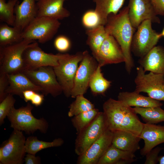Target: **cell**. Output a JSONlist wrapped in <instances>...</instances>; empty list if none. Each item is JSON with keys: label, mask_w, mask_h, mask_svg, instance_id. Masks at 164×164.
<instances>
[{"label": "cell", "mask_w": 164, "mask_h": 164, "mask_svg": "<svg viewBox=\"0 0 164 164\" xmlns=\"http://www.w3.org/2000/svg\"><path fill=\"white\" fill-rule=\"evenodd\" d=\"M108 129L103 112H99L93 120L78 134L75 139V152L79 156Z\"/></svg>", "instance_id": "ba28073f"}, {"label": "cell", "mask_w": 164, "mask_h": 164, "mask_svg": "<svg viewBox=\"0 0 164 164\" xmlns=\"http://www.w3.org/2000/svg\"><path fill=\"white\" fill-rule=\"evenodd\" d=\"M161 36L164 37V28L163 29L162 32L160 33Z\"/></svg>", "instance_id": "7bdbcfd3"}, {"label": "cell", "mask_w": 164, "mask_h": 164, "mask_svg": "<svg viewBox=\"0 0 164 164\" xmlns=\"http://www.w3.org/2000/svg\"><path fill=\"white\" fill-rule=\"evenodd\" d=\"M128 6L129 19L135 29L147 19L150 20L152 22L160 23L150 0H129Z\"/></svg>", "instance_id": "5bb4252c"}, {"label": "cell", "mask_w": 164, "mask_h": 164, "mask_svg": "<svg viewBox=\"0 0 164 164\" xmlns=\"http://www.w3.org/2000/svg\"><path fill=\"white\" fill-rule=\"evenodd\" d=\"M36 85L43 89V94H50L56 97L63 92L58 82L53 67H40L33 69H26L22 71Z\"/></svg>", "instance_id": "9c48e42d"}, {"label": "cell", "mask_w": 164, "mask_h": 164, "mask_svg": "<svg viewBox=\"0 0 164 164\" xmlns=\"http://www.w3.org/2000/svg\"><path fill=\"white\" fill-rule=\"evenodd\" d=\"M33 107L29 102L26 105L16 109L13 107L7 117L10 122L11 128L14 130L24 131L28 134H33L37 130L45 134L49 125L44 118H35L32 114Z\"/></svg>", "instance_id": "3957f363"}, {"label": "cell", "mask_w": 164, "mask_h": 164, "mask_svg": "<svg viewBox=\"0 0 164 164\" xmlns=\"http://www.w3.org/2000/svg\"><path fill=\"white\" fill-rule=\"evenodd\" d=\"M101 67L99 65L90 81L89 87L94 94H104L111 85V81L106 79L101 71Z\"/></svg>", "instance_id": "f546056e"}, {"label": "cell", "mask_w": 164, "mask_h": 164, "mask_svg": "<svg viewBox=\"0 0 164 164\" xmlns=\"http://www.w3.org/2000/svg\"><path fill=\"white\" fill-rule=\"evenodd\" d=\"M61 23L59 20L45 16L36 17L22 32L23 39L44 43L51 40L56 34Z\"/></svg>", "instance_id": "8992f818"}, {"label": "cell", "mask_w": 164, "mask_h": 164, "mask_svg": "<svg viewBox=\"0 0 164 164\" xmlns=\"http://www.w3.org/2000/svg\"><path fill=\"white\" fill-rule=\"evenodd\" d=\"M134 153L118 149L111 145L97 164H128L136 160Z\"/></svg>", "instance_id": "cb8c5ba5"}, {"label": "cell", "mask_w": 164, "mask_h": 164, "mask_svg": "<svg viewBox=\"0 0 164 164\" xmlns=\"http://www.w3.org/2000/svg\"><path fill=\"white\" fill-rule=\"evenodd\" d=\"M152 21L146 20L139 25L134 34L131 45V51L141 58L156 46L162 37L160 33L153 30Z\"/></svg>", "instance_id": "30bf717a"}, {"label": "cell", "mask_w": 164, "mask_h": 164, "mask_svg": "<svg viewBox=\"0 0 164 164\" xmlns=\"http://www.w3.org/2000/svg\"><path fill=\"white\" fill-rule=\"evenodd\" d=\"M26 164H41V159L39 156H36L35 155L27 153L24 158Z\"/></svg>", "instance_id": "60d3db41"}, {"label": "cell", "mask_w": 164, "mask_h": 164, "mask_svg": "<svg viewBox=\"0 0 164 164\" xmlns=\"http://www.w3.org/2000/svg\"><path fill=\"white\" fill-rule=\"evenodd\" d=\"M125 0H93L95 10L99 15L102 25L105 26L108 15L116 14L122 6Z\"/></svg>", "instance_id": "d4e9b609"}, {"label": "cell", "mask_w": 164, "mask_h": 164, "mask_svg": "<svg viewBox=\"0 0 164 164\" xmlns=\"http://www.w3.org/2000/svg\"><path fill=\"white\" fill-rule=\"evenodd\" d=\"M145 72L141 66L137 67L135 91L146 93L152 99L164 101V75L150 71L146 74Z\"/></svg>", "instance_id": "52a82bcc"}, {"label": "cell", "mask_w": 164, "mask_h": 164, "mask_svg": "<svg viewBox=\"0 0 164 164\" xmlns=\"http://www.w3.org/2000/svg\"><path fill=\"white\" fill-rule=\"evenodd\" d=\"M67 0H38L37 17L45 16L58 20L68 17L70 12L63 7Z\"/></svg>", "instance_id": "d6986e66"}, {"label": "cell", "mask_w": 164, "mask_h": 164, "mask_svg": "<svg viewBox=\"0 0 164 164\" xmlns=\"http://www.w3.org/2000/svg\"><path fill=\"white\" fill-rule=\"evenodd\" d=\"M163 149L159 147L153 148L145 155L146 159L145 164H156L159 162V154Z\"/></svg>", "instance_id": "74e56055"}, {"label": "cell", "mask_w": 164, "mask_h": 164, "mask_svg": "<svg viewBox=\"0 0 164 164\" xmlns=\"http://www.w3.org/2000/svg\"><path fill=\"white\" fill-rule=\"evenodd\" d=\"M64 143L61 138H56L52 142L39 140L37 137L30 136L27 138L25 142V149L26 153L34 155L39 151L45 149L61 146Z\"/></svg>", "instance_id": "4316f807"}, {"label": "cell", "mask_w": 164, "mask_h": 164, "mask_svg": "<svg viewBox=\"0 0 164 164\" xmlns=\"http://www.w3.org/2000/svg\"><path fill=\"white\" fill-rule=\"evenodd\" d=\"M36 0L37 1L38 0Z\"/></svg>", "instance_id": "ee69618b"}, {"label": "cell", "mask_w": 164, "mask_h": 164, "mask_svg": "<svg viewBox=\"0 0 164 164\" xmlns=\"http://www.w3.org/2000/svg\"><path fill=\"white\" fill-rule=\"evenodd\" d=\"M15 100L11 94H8L0 103V125L4 122V120L7 116L11 108L13 106Z\"/></svg>", "instance_id": "e575fe53"}, {"label": "cell", "mask_w": 164, "mask_h": 164, "mask_svg": "<svg viewBox=\"0 0 164 164\" xmlns=\"http://www.w3.org/2000/svg\"><path fill=\"white\" fill-rule=\"evenodd\" d=\"M99 112L98 109L94 108L73 117L71 122L76 130L77 134H78L91 123Z\"/></svg>", "instance_id": "4dcf8cb0"}, {"label": "cell", "mask_w": 164, "mask_h": 164, "mask_svg": "<svg viewBox=\"0 0 164 164\" xmlns=\"http://www.w3.org/2000/svg\"><path fill=\"white\" fill-rule=\"evenodd\" d=\"M139 63L145 72L149 71L164 75V47L155 46L141 58Z\"/></svg>", "instance_id": "44dd1931"}, {"label": "cell", "mask_w": 164, "mask_h": 164, "mask_svg": "<svg viewBox=\"0 0 164 164\" xmlns=\"http://www.w3.org/2000/svg\"><path fill=\"white\" fill-rule=\"evenodd\" d=\"M35 41L23 39L17 43L0 46V73L11 74L22 72L25 69L23 53Z\"/></svg>", "instance_id": "277c9868"}, {"label": "cell", "mask_w": 164, "mask_h": 164, "mask_svg": "<svg viewBox=\"0 0 164 164\" xmlns=\"http://www.w3.org/2000/svg\"><path fill=\"white\" fill-rule=\"evenodd\" d=\"M67 54L59 53L53 54L45 53L35 41L31 43L23 53L24 70L44 66L56 67L58 65L59 60Z\"/></svg>", "instance_id": "8fae6325"}, {"label": "cell", "mask_w": 164, "mask_h": 164, "mask_svg": "<svg viewBox=\"0 0 164 164\" xmlns=\"http://www.w3.org/2000/svg\"><path fill=\"white\" fill-rule=\"evenodd\" d=\"M54 44L55 48L61 52L68 51L70 50L71 46V42L69 39L63 35L57 36L54 40Z\"/></svg>", "instance_id": "8d00e7d4"}, {"label": "cell", "mask_w": 164, "mask_h": 164, "mask_svg": "<svg viewBox=\"0 0 164 164\" xmlns=\"http://www.w3.org/2000/svg\"><path fill=\"white\" fill-rule=\"evenodd\" d=\"M19 0H0V20L9 26H14L15 16V7Z\"/></svg>", "instance_id": "1f68e13d"}, {"label": "cell", "mask_w": 164, "mask_h": 164, "mask_svg": "<svg viewBox=\"0 0 164 164\" xmlns=\"http://www.w3.org/2000/svg\"><path fill=\"white\" fill-rule=\"evenodd\" d=\"M159 164H164V155L159 156Z\"/></svg>", "instance_id": "b9f144b4"}, {"label": "cell", "mask_w": 164, "mask_h": 164, "mask_svg": "<svg viewBox=\"0 0 164 164\" xmlns=\"http://www.w3.org/2000/svg\"><path fill=\"white\" fill-rule=\"evenodd\" d=\"M75 98L69 107L68 115L69 117H73L94 108V105L85 98L83 94L78 95Z\"/></svg>", "instance_id": "d6a6232c"}, {"label": "cell", "mask_w": 164, "mask_h": 164, "mask_svg": "<svg viewBox=\"0 0 164 164\" xmlns=\"http://www.w3.org/2000/svg\"><path fill=\"white\" fill-rule=\"evenodd\" d=\"M36 0L18 1L15 7L14 26L22 31L37 16V8Z\"/></svg>", "instance_id": "ac0fdd59"}, {"label": "cell", "mask_w": 164, "mask_h": 164, "mask_svg": "<svg viewBox=\"0 0 164 164\" xmlns=\"http://www.w3.org/2000/svg\"><path fill=\"white\" fill-rule=\"evenodd\" d=\"M9 85L7 74L0 73V102H1L8 94L6 90Z\"/></svg>", "instance_id": "f35d334b"}, {"label": "cell", "mask_w": 164, "mask_h": 164, "mask_svg": "<svg viewBox=\"0 0 164 164\" xmlns=\"http://www.w3.org/2000/svg\"><path fill=\"white\" fill-rule=\"evenodd\" d=\"M128 12V6L116 14H110L104 26L107 33L112 36L120 45L124 56L126 70L130 73L134 65L131 52L135 29L130 21Z\"/></svg>", "instance_id": "7a4b0ae2"}, {"label": "cell", "mask_w": 164, "mask_h": 164, "mask_svg": "<svg viewBox=\"0 0 164 164\" xmlns=\"http://www.w3.org/2000/svg\"><path fill=\"white\" fill-rule=\"evenodd\" d=\"M156 15H164V0H150Z\"/></svg>", "instance_id": "ab89813d"}, {"label": "cell", "mask_w": 164, "mask_h": 164, "mask_svg": "<svg viewBox=\"0 0 164 164\" xmlns=\"http://www.w3.org/2000/svg\"><path fill=\"white\" fill-rule=\"evenodd\" d=\"M113 132L108 129L82 154L79 156L78 164H97L101 157L111 145Z\"/></svg>", "instance_id": "9a60e30c"}, {"label": "cell", "mask_w": 164, "mask_h": 164, "mask_svg": "<svg viewBox=\"0 0 164 164\" xmlns=\"http://www.w3.org/2000/svg\"><path fill=\"white\" fill-rule=\"evenodd\" d=\"M82 22L87 29H92L102 25L100 17L95 9L85 12L82 16Z\"/></svg>", "instance_id": "836d02e7"}, {"label": "cell", "mask_w": 164, "mask_h": 164, "mask_svg": "<svg viewBox=\"0 0 164 164\" xmlns=\"http://www.w3.org/2000/svg\"><path fill=\"white\" fill-rule=\"evenodd\" d=\"M111 145L125 151L135 153L140 149L139 136L126 131L118 130L113 132Z\"/></svg>", "instance_id": "603a6c76"}, {"label": "cell", "mask_w": 164, "mask_h": 164, "mask_svg": "<svg viewBox=\"0 0 164 164\" xmlns=\"http://www.w3.org/2000/svg\"></svg>", "instance_id": "f6af8a7d"}, {"label": "cell", "mask_w": 164, "mask_h": 164, "mask_svg": "<svg viewBox=\"0 0 164 164\" xmlns=\"http://www.w3.org/2000/svg\"><path fill=\"white\" fill-rule=\"evenodd\" d=\"M83 57V52H77L73 55L68 54L59 60L57 66L53 67L57 80L64 95L67 97L71 96L78 64Z\"/></svg>", "instance_id": "5b68a950"}, {"label": "cell", "mask_w": 164, "mask_h": 164, "mask_svg": "<svg viewBox=\"0 0 164 164\" xmlns=\"http://www.w3.org/2000/svg\"><path fill=\"white\" fill-rule=\"evenodd\" d=\"M139 93L135 91L132 92H120L118 94V100L130 107L151 108L161 107L163 105L160 101Z\"/></svg>", "instance_id": "7402d4cb"}, {"label": "cell", "mask_w": 164, "mask_h": 164, "mask_svg": "<svg viewBox=\"0 0 164 164\" xmlns=\"http://www.w3.org/2000/svg\"><path fill=\"white\" fill-rule=\"evenodd\" d=\"M94 58L101 67L108 64L125 61L124 56L120 45L112 36L108 34Z\"/></svg>", "instance_id": "2e32d148"}, {"label": "cell", "mask_w": 164, "mask_h": 164, "mask_svg": "<svg viewBox=\"0 0 164 164\" xmlns=\"http://www.w3.org/2000/svg\"><path fill=\"white\" fill-rule=\"evenodd\" d=\"M23 98L26 102L30 101L31 103L36 107L40 106L44 100V95L40 94L33 90H27L23 92Z\"/></svg>", "instance_id": "d590c367"}, {"label": "cell", "mask_w": 164, "mask_h": 164, "mask_svg": "<svg viewBox=\"0 0 164 164\" xmlns=\"http://www.w3.org/2000/svg\"><path fill=\"white\" fill-rule=\"evenodd\" d=\"M139 137L144 140L140 154L145 156L157 145L164 143V126L144 123Z\"/></svg>", "instance_id": "e0dca14e"}, {"label": "cell", "mask_w": 164, "mask_h": 164, "mask_svg": "<svg viewBox=\"0 0 164 164\" xmlns=\"http://www.w3.org/2000/svg\"><path fill=\"white\" fill-rule=\"evenodd\" d=\"M22 31L6 24L0 25V46H6L19 42L23 40Z\"/></svg>", "instance_id": "83f0119b"}, {"label": "cell", "mask_w": 164, "mask_h": 164, "mask_svg": "<svg viewBox=\"0 0 164 164\" xmlns=\"http://www.w3.org/2000/svg\"><path fill=\"white\" fill-rule=\"evenodd\" d=\"M108 129L126 131L139 136L143 127L133 108L110 98L103 105Z\"/></svg>", "instance_id": "6da1fadb"}, {"label": "cell", "mask_w": 164, "mask_h": 164, "mask_svg": "<svg viewBox=\"0 0 164 164\" xmlns=\"http://www.w3.org/2000/svg\"><path fill=\"white\" fill-rule=\"evenodd\" d=\"M7 74L9 81L7 94L16 95L23 98V92L26 90H33L38 92L43 91L41 87L34 84L22 72Z\"/></svg>", "instance_id": "ffe728a7"}, {"label": "cell", "mask_w": 164, "mask_h": 164, "mask_svg": "<svg viewBox=\"0 0 164 164\" xmlns=\"http://www.w3.org/2000/svg\"><path fill=\"white\" fill-rule=\"evenodd\" d=\"M86 33L87 36L86 43L94 58L98 53L108 34L104 26L102 25H100L92 29H87Z\"/></svg>", "instance_id": "484cf974"}, {"label": "cell", "mask_w": 164, "mask_h": 164, "mask_svg": "<svg viewBox=\"0 0 164 164\" xmlns=\"http://www.w3.org/2000/svg\"><path fill=\"white\" fill-rule=\"evenodd\" d=\"M133 109L136 114L140 115L142 120L145 123L156 124L164 122V110L161 107H135Z\"/></svg>", "instance_id": "f1b7e54d"}, {"label": "cell", "mask_w": 164, "mask_h": 164, "mask_svg": "<svg viewBox=\"0 0 164 164\" xmlns=\"http://www.w3.org/2000/svg\"><path fill=\"white\" fill-rule=\"evenodd\" d=\"M83 52V58L80 62L74 79L71 94L72 98H75L79 95H84L86 93L91 79L98 64L95 59L87 51Z\"/></svg>", "instance_id": "4fadbf2b"}, {"label": "cell", "mask_w": 164, "mask_h": 164, "mask_svg": "<svg viewBox=\"0 0 164 164\" xmlns=\"http://www.w3.org/2000/svg\"><path fill=\"white\" fill-rule=\"evenodd\" d=\"M26 138L22 131L14 129L8 140L0 147L3 156L1 164H22L26 153Z\"/></svg>", "instance_id": "7c38bea8"}]
</instances>
